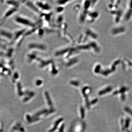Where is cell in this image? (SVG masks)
Wrapping results in <instances>:
<instances>
[{"mask_svg": "<svg viewBox=\"0 0 132 132\" xmlns=\"http://www.w3.org/2000/svg\"><path fill=\"white\" fill-rule=\"evenodd\" d=\"M0 38L4 40L12 42L14 38V34L6 29H0Z\"/></svg>", "mask_w": 132, "mask_h": 132, "instance_id": "2", "label": "cell"}, {"mask_svg": "<svg viewBox=\"0 0 132 132\" xmlns=\"http://www.w3.org/2000/svg\"><path fill=\"white\" fill-rule=\"evenodd\" d=\"M63 120V119H60L59 120H57V121H56V123H55V125H54V127H53V128L52 129V130H50V132H52L54 131H55V130L56 129V128H57V126L59 125V123H60L61 122L62 120Z\"/></svg>", "mask_w": 132, "mask_h": 132, "instance_id": "4", "label": "cell"}, {"mask_svg": "<svg viewBox=\"0 0 132 132\" xmlns=\"http://www.w3.org/2000/svg\"><path fill=\"white\" fill-rule=\"evenodd\" d=\"M5 3L9 6L10 7L13 8L18 9L19 6V3L18 1H5Z\"/></svg>", "mask_w": 132, "mask_h": 132, "instance_id": "3", "label": "cell"}, {"mask_svg": "<svg viewBox=\"0 0 132 132\" xmlns=\"http://www.w3.org/2000/svg\"><path fill=\"white\" fill-rule=\"evenodd\" d=\"M17 11V9L13 8L10 7L7 10L0 19V26L3 24L6 20L15 14Z\"/></svg>", "mask_w": 132, "mask_h": 132, "instance_id": "1", "label": "cell"}, {"mask_svg": "<svg viewBox=\"0 0 132 132\" xmlns=\"http://www.w3.org/2000/svg\"><path fill=\"white\" fill-rule=\"evenodd\" d=\"M46 97L47 99V100L48 102V104H49L50 105L52 106V102L50 100V97L49 96V95H48V93L47 92H46Z\"/></svg>", "mask_w": 132, "mask_h": 132, "instance_id": "5", "label": "cell"}, {"mask_svg": "<svg viewBox=\"0 0 132 132\" xmlns=\"http://www.w3.org/2000/svg\"><path fill=\"white\" fill-rule=\"evenodd\" d=\"M81 116L82 118H84L85 117V112H84V109L82 108H81Z\"/></svg>", "mask_w": 132, "mask_h": 132, "instance_id": "6", "label": "cell"}]
</instances>
